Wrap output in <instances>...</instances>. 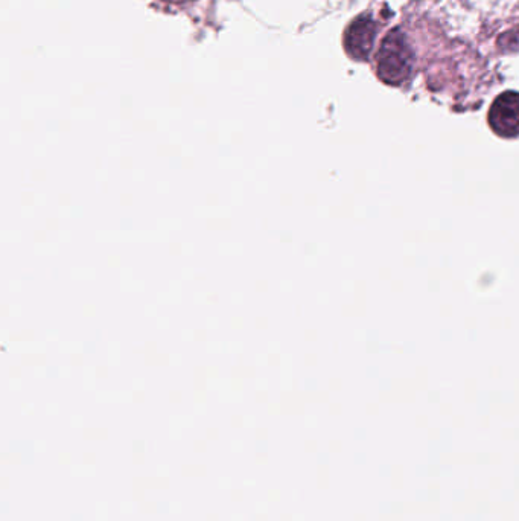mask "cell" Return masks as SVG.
Segmentation results:
<instances>
[{
  "label": "cell",
  "mask_w": 519,
  "mask_h": 521,
  "mask_svg": "<svg viewBox=\"0 0 519 521\" xmlns=\"http://www.w3.org/2000/svg\"><path fill=\"white\" fill-rule=\"evenodd\" d=\"M413 66V52L401 29H392L376 54L378 77L390 86H401L407 81Z\"/></svg>",
  "instance_id": "obj_1"
},
{
  "label": "cell",
  "mask_w": 519,
  "mask_h": 521,
  "mask_svg": "<svg viewBox=\"0 0 519 521\" xmlns=\"http://www.w3.org/2000/svg\"><path fill=\"white\" fill-rule=\"evenodd\" d=\"M489 125L501 138L519 136V93H501L489 110Z\"/></svg>",
  "instance_id": "obj_2"
},
{
  "label": "cell",
  "mask_w": 519,
  "mask_h": 521,
  "mask_svg": "<svg viewBox=\"0 0 519 521\" xmlns=\"http://www.w3.org/2000/svg\"><path fill=\"white\" fill-rule=\"evenodd\" d=\"M378 34V25L370 16H361L349 25L344 37L346 51L354 60H367Z\"/></svg>",
  "instance_id": "obj_3"
}]
</instances>
